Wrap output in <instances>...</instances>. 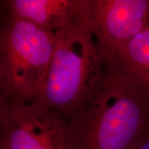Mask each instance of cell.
Returning <instances> with one entry per match:
<instances>
[{
  "label": "cell",
  "mask_w": 149,
  "mask_h": 149,
  "mask_svg": "<svg viewBox=\"0 0 149 149\" xmlns=\"http://www.w3.org/2000/svg\"><path fill=\"white\" fill-rule=\"evenodd\" d=\"M104 66L84 18L55 33L51 64L39 100L70 123L102 82Z\"/></svg>",
  "instance_id": "7a4b0ae2"
},
{
  "label": "cell",
  "mask_w": 149,
  "mask_h": 149,
  "mask_svg": "<svg viewBox=\"0 0 149 149\" xmlns=\"http://www.w3.org/2000/svg\"><path fill=\"white\" fill-rule=\"evenodd\" d=\"M85 19L104 66L149 25V0H86Z\"/></svg>",
  "instance_id": "5b68a950"
},
{
  "label": "cell",
  "mask_w": 149,
  "mask_h": 149,
  "mask_svg": "<svg viewBox=\"0 0 149 149\" xmlns=\"http://www.w3.org/2000/svg\"><path fill=\"white\" fill-rule=\"evenodd\" d=\"M0 148L76 149L69 122L39 99L0 97Z\"/></svg>",
  "instance_id": "277c9868"
},
{
  "label": "cell",
  "mask_w": 149,
  "mask_h": 149,
  "mask_svg": "<svg viewBox=\"0 0 149 149\" xmlns=\"http://www.w3.org/2000/svg\"><path fill=\"white\" fill-rule=\"evenodd\" d=\"M0 149H1V148H0Z\"/></svg>",
  "instance_id": "9c48e42d"
},
{
  "label": "cell",
  "mask_w": 149,
  "mask_h": 149,
  "mask_svg": "<svg viewBox=\"0 0 149 149\" xmlns=\"http://www.w3.org/2000/svg\"><path fill=\"white\" fill-rule=\"evenodd\" d=\"M86 0H5L1 8L20 19L56 33L84 18Z\"/></svg>",
  "instance_id": "8992f818"
},
{
  "label": "cell",
  "mask_w": 149,
  "mask_h": 149,
  "mask_svg": "<svg viewBox=\"0 0 149 149\" xmlns=\"http://www.w3.org/2000/svg\"><path fill=\"white\" fill-rule=\"evenodd\" d=\"M70 124L76 149H131L149 129V106L119 62L107 65L101 84Z\"/></svg>",
  "instance_id": "6da1fadb"
},
{
  "label": "cell",
  "mask_w": 149,
  "mask_h": 149,
  "mask_svg": "<svg viewBox=\"0 0 149 149\" xmlns=\"http://www.w3.org/2000/svg\"><path fill=\"white\" fill-rule=\"evenodd\" d=\"M1 10L0 97L19 101L40 99L51 64L55 33Z\"/></svg>",
  "instance_id": "3957f363"
},
{
  "label": "cell",
  "mask_w": 149,
  "mask_h": 149,
  "mask_svg": "<svg viewBox=\"0 0 149 149\" xmlns=\"http://www.w3.org/2000/svg\"><path fill=\"white\" fill-rule=\"evenodd\" d=\"M118 62L128 81L149 106V25L119 53Z\"/></svg>",
  "instance_id": "52a82bcc"
},
{
  "label": "cell",
  "mask_w": 149,
  "mask_h": 149,
  "mask_svg": "<svg viewBox=\"0 0 149 149\" xmlns=\"http://www.w3.org/2000/svg\"><path fill=\"white\" fill-rule=\"evenodd\" d=\"M131 149H149V129L137 141Z\"/></svg>",
  "instance_id": "ba28073f"
}]
</instances>
